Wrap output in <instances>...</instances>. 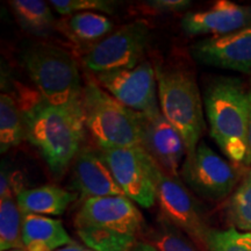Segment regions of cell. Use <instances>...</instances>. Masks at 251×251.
Returning <instances> with one entry per match:
<instances>
[{
  "label": "cell",
  "instance_id": "obj_17",
  "mask_svg": "<svg viewBox=\"0 0 251 251\" xmlns=\"http://www.w3.org/2000/svg\"><path fill=\"white\" fill-rule=\"evenodd\" d=\"M77 198V193L69 192L56 185H43L23 190L18 193L17 201L23 214L62 215Z\"/></svg>",
  "mask_w": 251,
  "mask_h": 251
},
{
  "label": "cell",
  "instance_id": "obj_15",
  "mask_svg": "<svg viewBox=\"0 0 251 251\" xmlns=\"http://www.w3.org/2000/svg\"><path fill=\"white\" fill-rule=\"evenodd\" d=\"M72 184L84 201L92 198L125 197L99 149L84 147L74 161Z\"/></svg>",
  "mask_w": 251,
  "mask_h": 251
},
{
  "label": "cell",
  "instance_id": "obj_24",
  "mask_svg": "<svg viewBox=\"0 0 251 251\" xmlns=\"http://www.w3.org/2000/svg\"><path fill=\"white\" fill-rule=\"evenodd\" d=\"M152 240L158 251H200L192 238L165 219L158 226Z\"/></svg>",
  "mask_w": 251,
  "mask_h": 251
},
{
  "label": "cell",
  "instance_id": "obj_29",
  "mask_svg": "<svg viewBox=\"0 0 251 251\" xmlns=\"http://www.w3.org/2000/svg\"><path fill=\"white\" fill-rule=\"evenodd\" d=\"M133 251H158V250H157L156 247L151 243L139 242L136 244V247L134 248Z\"/></svg>",
  "mask_w": 251,
  "mask_h": 251
},
{
  "label": "cell",
  "instance_id": "obj_8",
  "mask_svg": "<svg viewBox=\"0 0 251 251\" xmlns=\"http://www.w3.org/2000/svg\"><path fill=\"white\" fill-rule=\"evenodd\" d=\"M149 40V25L143 20L133 21L93 45L81 62L93 75L134 69L143 62Z\"/></svg>",
  "mask_w": 251,
  "mask_h": 251
},
{
  "label": "cell",
  "instance_id": "obj_9",
  "mask_svg": "<svg viewBox=\"0 0 251 251\" xmlns=\"http://www.w3.org/2000/svg\"><path fill=\"white\" fill-rule=\"evenodd\" d=\"M180 176L185 184L200 197L222 200L237 187L240 174L228 161L200 141L196 151L186 156Z\"/></svg>",
  "mask_w": 251,
  "mask_h": 251
},
{
  "label": "cell",
  "instance_id": "obj_14",
  "mask_svg": "<svg viewBox=\"0 0 251 251\" xmlns=\"http://www.w3.org/2000/svg\"><path fill=\"white\" fill-rule=\"evenodd\" d=\"M143 148L166 175L178 178L181 162L187 155L186 147L183 137L162 112L143 115Z\"/></svg>",
  "mask_w": 251,
  "mask_h": 251
},
{
  "label": "cell",
  "instance_id": "obj_22",
  "mask_svg": "<svg viewBox=\"0 0 251 251\" xmlns=\"http://www.w3.org/2000/svg\"><path fill=\"white\" fill-rule=\"evenodd\" d=\"M227 215L235 228L251 233V170L231 194L227 205Z\"/></svg>",
  "mask_w": 251,
  "mask_h": 251
},
{
  "label": "cell",
  "instance_id": "obj_25",
  "mask_svg": "<svg viewBox=\"0 0 251 251\" xmlns=\"http://www.w3.org/2000/svg\"><path fill=\"white\" fill-rule=\"evenodd\" d=\"M50 5L61 15H74L83 12H101L112 14L114 12V1L108 0H51Z\"/></svg>",
  "mask_w": 251,
  "mask_h": 251
},
{
  "label": "cell",
  "instance_id": "obj_12",
  "mask_svg": "<svg viewBox=\"0 0 251 251\" xmlns=\"http://www.w3.org/2000/svg\"><path fill=\"white\" fill-rule=\"evenodd\" d=\"M190 50L200 64L251 76V25L229 35L198 41Z\"/></svg>",
  "mask_w": 251,
  "mask_h": 251
},
{
  "label": "cell",
  "instance_id": "obj_21",
  "mask_svg": "<svg viewBox=\"0 0 251 251\" xmlns=\"http://www.w3.org/2000/svg\"><path fill=\"white\" fill-rule=\"evenodd\" d=\"M69 36L76 42H96L113 29V23L106 15L97 12H83L71 15L65 21Z\"/></svg>",
  "mask_w": 251,
  "mask_h": 251
},
{
  "label": "cell",
  "instance_id": "obj_2",
  "mask_svg": "<svg viewBox=\"0 0 251 251\" xmlns=\"http://www.w3.org/2000/svg\"><path fill=\"white\" fill-rule=\"evenodd\" d=\"M142 227V213L122 196L87 199L75 218L77 235L93 251H133Z\"/></svg>",
  "mask_w": 251,
  "mask_h": 251
},
{
  "label": "cell",
  "instance_id": "obj_7",
  "mask_svg": "<svg viewBox=\"0 0 251 251\" xmlns=\"http://www.w3.org/2000/svg\"><path fill=\"white\" fill-rule=\"evenodd\" d=\"M99 150L125 197L143 208L155 205L163 170L143 147Z\"/></svg>",
  "mask_w": 251,
  "mask_h": 251
},
{
  "label": "cell",
  "instance_id": "obj_5",
  "mask_svg": "<svg viewBox=\"0 0 251 251\" xmlns=\"http://www.w3.org/2000/svg\"><path fill=\"white\" fill-rule=\"evenodd\" d=\"M20 59L47 101L57 106L83 105L79 68L70 52L49 43H36L25 48Z\"/></svg>",
  "mask_w": 251,
  "mask_h": 251
},
{
  "label": "cell",
  "instance_id": "obj_3",
  "mask_svg": "<svg viewBox=\"0 0 251 251\" xmlns=\"http://www.w3.org/2000/svg\"><path fill=\"white\" fill-rule=\"evenodd\" d=\"M203 107L212 139L231 162L244 163L249 97L242 81L231 77L214 78L203 92Z\"/></svg>",
  "mask_w": 251,
  "mask_h": 251
},
{
  "label": "cell",
  "instance_id": "obj_4",
  "mask_svg": "<svg viewBox=\"0 0 251 251\" xmlns=\"http://www.w3.org/2000/svg\"><path fill=\"white\" fill-rule=\"evenodd\" d=\"M83 111L98 149L143 147V114L119 102L92 77L84 85Z\"/></svg>",
  "mask_w": 251,
  "mask_h": 251
},
{
  "label": "cell",
  "instance_id": "obj_19",
  "mask_svg": "<svg viewBox=\"0 0 251 251\" xmlns=\"http://www.w3.org/2000/svg\"><path fill=\"white\" fill-rule=\"evenodd\" d=\"M26 137L23 112L11 94L0 96V151L7 152Z\"/></svg>",
  "mask_w": 251,
  "mask_h": 251
},
{
  "label": "cell",
  "instance_id": "obj_28",
  "mask_svg": "<svg viewBox=\"0 0 251 251\" xmlns=\"http://www.w3.org/2000/svg\"><path fill=\"white\" fill-rule=\"evenodd\" d=\"M56 251H93V250H91L90 248L80 246V244L74 242V243L63 247V248H61V249H58Z\"/></svg>",
  "mask_w": 251,
  "mask_h": 251
},
{
  "label": "cell",
  "instance_id": "obj_13",
  "mask_svg": "<svg viewBox=\"0 0 251 251\" xmlns=\"http://www.w3.org/2000/svg\"><path fill=\"white\" fill-rule=\"evenodd\" d=\"M251 25V6L219 0L203 11L187 12L180 26L188 36H226Z\"/></svg>",
  "mask_w": 251,
  "mask_h": 251
},
{
  "label": "cell",
  "instance_id": "obj_1",
  "mask_svg": "<svg viewBox=\"0 0 251 251\" xmlns=\"http://www.w3.org/2000/svg\"><path fill=\"white\" fill-rule=\"evenodd\" d=\"M17 100L23 112L26 139L56 177L67 171L81 150L85 118L81 106L52 105L39 91L20 90Z\"/></svg>",
  "mask_w": 251,
  "mask_h": 251
},
{
  "label": "cell",
  "instance_id": "obj_27",
  "mask_svg": "<svg viewBox=\"0 0 251 251\" xmlns=\"http://www.w3.org/2000/svg\"><path fill=\"white\" fill-rule=\"evenodd\" d=\"M248 97H249V118H248V134H247V156L243 164L251 165V84L248 89Z\"/></svg>",
  "mask_w": 251,
  "mask_h": 251
},
{
  "label": "cell",
  "instance_id": "obj_20",
  "mask_svg": "<svg viewBox=\"0 0 251 251\" xmlns=\"http://www.w3.org/2000/svg\"><path fill=\"white\" fill-rule=\"evenodd\" d=\"M24 214L17 197L0 199V250L25 249L23 241Z\"/></svg>",
  "mask_w": 251,
  "mask_h": 251
},
{
  "label": "cell",
  "instance_id": "obj_23",
  "mask_svg": "<svg viewBox=\"0 0 251 251\" xmlns=\"http://www.w3.org/2000/svg\"><path fill=\"white\" fill-rule=\"evenodd\" d=\"M202 246L208 251H251V233L236 228L225 230L209 228Z\"/></svg>",
  "mask_w": 251,
  "mask_h": 251
},
{
  "label": "cell",
  "instance_id": "obj_18",
  "mask_svg": "<svg viewBox=\"0 0 251 251\" xmlns=\"http://www.w3.org/2000/svg\"><path fill=\"white\" fill-rule=\"evenodd\" d=\"M9 4L20 27L29 34L45 36L54 27L55 17L46 1L14 0Z\"/></svg>",
  "mask_w": 251,
  "mask_h": 251
},
{
  "label": "cell",
  "instance_id": "obj_10",
  "mask_svg": "<svg viewBox=\"0 0 251 251\" xmlns=\"http://www.w3.org/2000/svg\"><path fill=\"white\" fill-rule=\"evenodd\" d=\"M94 79L126 107L143 115L161 112L156 71L148 61L134 69L97 74Z\"/></svg>",
  "mask_w": 251,
  "mask_h": 251
},
{
  "label": "cell",
  "instance_id": "obj_26",
  "mask_svg": "<svg viewBox=\"0 0 251 251\" xmlns=\"http://www.w3.org/2000/svg\"><path fill=\"white\" fill-rule=\"evenodd\" d=\"M192 2L188 0H151L143 2V8L148 9L150 13H170L181 12L191 7Z\"/></svg>",
  "mask_w": 251,
  "mask_h": 251
},
{
  "label": "cell",
  "instance_id": "obj_6",
  "mask_svg": "<svg viewBox=\"0 0 251 251\" xmlns=\"http://www.w3.org/2000/svg\"><path fill=\"white\" fill-rule=\"evenodd\" d=\"M162 114L174 126L186 147V156L196 151L205 129L202 101L194 75L183 67L155 68Z\"/></svg>",
  "mask_w": 251,
  "mask_h": 251
},
{
  "label": "cell",
  "instance_id": "obj_11",
  "mask_svg": "<svg viewBox=\"0 0 251 251\" xmlns=\"http://www.w3.org/2000/svg\"><path fill=\"white\" fill-rule=\"evenodd\" d=\"M157 202L166 221L184 231L194 242L202 244L209 227L196 200L178 178L162 172L157 185Z\"/></svg>",
  "mask_w": 251,
  "mask_h": 251
},
{
  "label": "cell",
  "instance_id": "obj_16",
  "mask_svg": "<svg viewBox=\"0 0 251 251\" xmlns=\"http://www.w3.org/2000/svg\"><path fill=\"white\" fill-rule=\"evenodd\" d=\"M23 241L27 251H56L74 243L59 220L24 214Z\"/></svg>",
  "mask_w": 251,
  "mask_h": 251
},
{
  "label": "cell",
  "instance_id": "obj_30",
  "mask_svg": "<svg viewBox=\"0 0 251 251\" xmlns=\"http://www.w3.org/2000/svg\"><path fill=\"white\" fill-rule=\"evenodd\" d=\"M8 251H27L26 249H14V250H8Z\"/></svg>",
  "mask_w": 251,
  "mask_h": 251
}]
</instances>
